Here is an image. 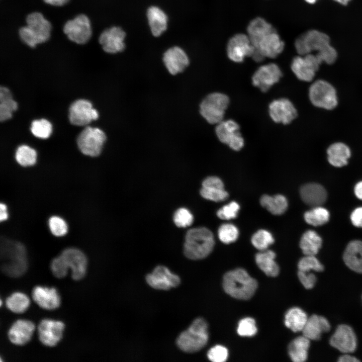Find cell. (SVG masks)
Segmentation results:
<instances>
[{
  "instance_id": "obj_1",
  "label": "cell",
  "mask_w": 362,
  "mask_h": 362,
  "mask_svg": "<svg viewBox=\"0 0 362 362\" xmlns=\"http://www.w3.org/2000/svg\"><path fill=\"white\" fill-rule=\"evenodd\" d=\"M295 46L301 56L316 51L315 54L320 62L333 64L336 60V50L331 46L329 36L316 30H309L300 36L296 40Z\"/></svg>"
},
{
  "instance_id": "obj_2",
  "label": "cell",
  "mask_w": 362,
  "mask_h": 362,
  "mask_svg": "<svg viewBox=\"0 0 362 362\" xmlns=\"http://www.w3.org/2000/svg\"><path fill=\"white\" fill-rule=\"evenodd\" d=\"M1 257L4 273L12 277H19L28 267L27 253L21 243L4 239L1 241Z\"/></svg>"
},
{
  "instance_id": "obj_3",
  "label": "cell",
  "mask_w": 362,
  "mask_h": 362,
  "mask_svg": "<svg viewBox=\"0 0 362 362\" xmlns=\"http://www.w3.org/2000/svg\"><path fill=\"white\" fill-rule=\"evenodd\" d=\"M223 287L225 292L233 298L248 300L255 292L257 281L241 268L226 273L223 277Z\"/></svg>"
},
{
  "instance_id": "obj_4",
  "label": "cell",
  "mask_w": 362,
  "mask_h": 362,
  "mask_svg": "<svg viewBox=\"0 0 362 362\" xmlns=\"http://www.w3.org/2000/svg\"><path fill=\"white\" fill-rule=\"evenodd\" d=\"M215 241L212 232L205 227L188 230L184 244V253L189 258L201 259L208 256L213 249Z\"/></svg>"
},
{
  "instance_id": "obj_5",
  "label": "cell",
  "mask_w": 362,
  "mask_h": 362,
  "mask_svg": "<svg viewBox=\"0 0 362 362\" xmlns=\"http://www.w3.org/2000/svg\"><path fill=\"white\" fill-rule=\"evenodd\" d=\"M26 26L21 27L19 31L22 41L31 47L47 41L51 30L50 23L40 13L29 14L26 19Z\"/></svg>"
},
{
  "instance_id": "obj_6",
  "label": "cell",
  "mask_w": 362,
  "mask_h": 362,
  "mask_svg": "<svg viewBox=\"0 0 362 362\" xmlns=\"http://www.w3.org/2000/svg\"><path fill=\"white\" fill-rule=\"evenodd\" d=\"M208 338L207 323L204 319L199 318L179 335L176 343L178 347L185 352H195L206 345Z\"/></svg>"
},
{
  "instance_id": "obj_7",
  "label": "cell",
  "mask_w": 362,
  "mask_h": 362,
  "mask_svg": "<svg viewBox=\"0 0 362 362\" xmlns=\"http://www.w3.org/2000/svg\"><path fill=\"white\" fill-rule=\"evenodd\" d=\"M229 99L221 93H213L207 96L200 105V113L210 124H217L223 120Z\"/></svg>"
},
{
  "instance_id": "obj_8",
  "label": "cell",
  "mask_w": 362,
  "mask_h": 362,
  "mask_svg": "<svg viewBox=\"0 0 362 362\" xmlns=\"http://www.w3.org/2000/svg\"><path fill=\"white\" fill-rule=\"evenodd\" d=\"M309 98L314 106L331 110L338 104L336 91L328 81L319 79L314 81L309 89Z\"/></svg>"
},
{
  "instance_id": "obj_9",
  "label": "cell",
  "mask_w": 362,
  "mask_h": 362,
  "mask_svg": "<svg viewBox=\"0 0 362 362\" xmlns=\"http://www.w3.org/2000/svg\"><path fill=\"white\" fill-rule=\"evenodd\" d=\"M106 140V135L103 130L87 126L78 136L77 144L82 153L96 157L101 153Z\"/></svg>"
},
{
  "instance_id": "obj_10",
  "label": "cell",
  "mask_w": 362,
  "mask_h": 362,
  "mask_svg": "<svg viewBox=\"0 0 362 362\" xmlns=\"http://www.w3.org/2000/svg\"><path fill=\"white\" fill-rule=\"evenodd\" d=\"M239 126L233 120H223L215 128L216 134L222 143L231 149L239 151L244 145V139L239 132Z\"/></svg>"
},
{
  "instance_id": "obj_11",
  "label": "cell",
  "mask_w": 362,
  "mask_h": 362,
  "mask_svg": "<svg viewBox=\"0 0 362 362\" xmlns=\"http://www.w3.org/2000/svg\"><path fill=\"white\" fill-rule=\"evenodd\" d=\"M63 31L70 40L79 44L86 43L92 33L90 21L84 14L68 21L64 26Z\"/></svg>"
},
{
  "instance_id": "obj_12",
  "label": "cell",
  "mask_w": 362,
  "mask_h": 362,
  "mask_svg": "<svg viewBox=\"0 0 362 362\" xmlns=\"http://www.w3.org/2000/svg\"><path fill=\"white\" fill-rule=\"evenodd\" d=\"M321 63L316 55L311 53L294 58L291 63V69L300 80L312 81Z\"/></svg>"
},
{
  "instance_id": "obj_13",
  "label": "cell",
  "mask_w": 362,
  "mask_h": 362,
  "mask_svg": "<svg viewBox=\"0 0 362 362\" xmlns=\"http://www.w3.org/2000/svg\"><path fill=\"white\" fill-rule=\"evenodd\" d=\"M68 116L69 121L72 124L82 126L97 120L99 117V113L93 107L89 101L79 99L74 101L70 105Z\"/></svg>"
},
{
  "instance_id": "obj_14",
  "label": "cell",
  "mask_w": 362,
  "mask_h": 362,
  "mask_svg": "<svg viewBox=\"0 0 362 362\" xmlns=\"http://www.w3.org/2000/svg\"><path fill=\"white\" fill-rule=\"evenodd\" d=\"M330 345L344 353L354 351L357 347V338L353 329L346 324L338 326L331 336Z\"/></svg>"
},
{
  "instance_id": "obj_15",
  "label": "cell",
  "mask_w": 362,
  "mask_h": 362,
  "mask_svg": "<svg viewBox=\"0 0 362 362\" xmlns=\"http://www.w3.org/2000/svg\"><path fill=\"white\" fill-rule=\"evenodd\" d=\"M255 50L248 36L241 33L233 36L227 46L228 57L235 62H241L245 57H251Z\"/></svg>"
},
{
  "instance_id": "obj_16",
  "label": "cell",
  "mask_w": 362,
  "mask_h": 362,
  "mask_svg": "<svg viewBox=\"0 0 362 362\" xmlns=\"http://www.w3.org/2000/svg\"><path fill=\"white\" fill-rule=\"evenodd\" d=\"M282 76L280 67L275 63H269L259 67L252 77L254 86L263 92H267L277 83Z\"/></svg>"
},
{
  "instance_id": "obj_17",
  "label": "cell",
  "mask_w": 362,
  "mask_h": 362,
  "mask_svg": "<svg viewBox=\"0 0 362 362\" xmlns=\"http://www.w3.org/2000/svg\"><path fill=\"white\" fill-rule=\"evenodd\" d=\"M64 324L60 321L45 319L38 326L39 339L45 346H55L61 339Z\"/></svg>"
},
{
  "instance_id": "obj_18",
  "label": "cell",
  "mask_w": 362,
  "mask_h": 362,
  "mask_svg": "<svg viewBox=\"0 0 362 362\" xmlns=\"http://www.w3.org/2000/svg\"><path fill=\"white\" fill-rule=\"evenodd\" d=\"M146 280L148 285L154 289L167 290L179 285V277L172 273L166 267L156 266L153 272L147 275Z\"/></svg>"
},
{
  "instance_id": "obj_19",
  "label": "cell",
  "mask_w": 362,
  "mask_h": 362,
  "mask_svg": "<svg viewBox=\"0 0 362 362\" xmlns=\"http://www.w3.org/2000/svg\"><path fill=\"white\" fill-rule=\"evenodd\" d=\"M69 269L71 277L75 280L83 278L86 272L87 261L85 254L79 249L70 247L63 250L60 254Z\"/></svg>"
},
{
  "instance_id": "obj_20",
  "label": "cell",
  "mask_w": 362,
  "mask_h": 362,
  "mask_svg": "<svg viewBox=\"0 0 362 362\" xmlns=\"http://www.w3.org/2000/svg\"><path fill=\"white\" fill-rule=\"evenodd\" d=\"M269 114L275 122L287 125L297 117V111L291 101L280 98L270 103Z\"/></svg>"
},
{
  "instance_id": "obj_21",
  "label": "cell",
  "mask_w": 362,
  "mask_h": 362,
  "mask_svg": "<svg viewBox=\"0 0 362 362\" xmlns=\"http://www.w3.org/2000/svg\"><path fill=\"white\" fill-rule=\"evenodd\" d=\"M125 37L126 33L121 28L114 26L105 30L101 34L99 41L106 52L115 54L124 50Z\"/></svg>"
},
{
  "instance_id": "obj_22",
  "label": "cell",
  "mask_w": 362,
  "mask_h": 362,
  "mask_svg": "<svg viewBox=\"0 0 362 362\" xmlns=\"http://www.w3.org/2000/svg\"><path fill=\"white\" fill-rule=\"evenodd\" d=\"M162 59L167 70L172 75L184 71L190 63L185 51L177 46L168 49L164 53Z\"/></svg>"
},
{
  "instance_id": "obj_23",
  "label": "cell",
  "mask_w": 362,
  "mask_h": 362,
  "mask_svg": "<svg viewBox=\"0 0 362 362\" xmlns=\"http://www.w3.org/2000/svg\"><path fill=\"white\" fill-rule=\"evenodd\" d=\"M32 297L35 303L41 308L54 310L60 305V297L54 288L36 286L32 291Z\"/></svg>"
},
{
  "instance_id": "obj_24",
  "label": "cell",
  "mask_w": 362,
  "mask_h": 362,
  "mask_svg": "<svg viewBox=\"0 0 362 362\" xmlns=\"http://www.w3.org/2000/svg\"><path fill=\"white\" fill-rule=\"evenodd\" d=\"M35 328V325L32 321L24 319L18 320L9 329V339L15 345H24L31 339Z\"/></svg>"
},
{
  "instance_id": "obj_25",
  "label": "cell",
  "mask_w": 362,
  "mask_h": 362,
  "mask_svg": "<svg viewBox=\"0 0 362 362\" xmlns=\"http://www.w3.org/2000/svg\"><path fill=\"white\" fill-rule=\"evenodd\" d=\"M200 194L204 198L214 202L223 201L228 197L222 180L214 176H209L203 180Z\"/></svg>"
},
{
  "instance_id": "obj_26",
  "label": "cell",
  "mask_w": 362,
  "mask_h": 362,
  "mask_svg": "<svg viewBox=\"0 0 362 362\" xmlns=\"http://www.w3.org/2000/svg\"><path fill=\"white\" fill-rule=\"evenodd\" d=\"M300 195L303 201L307 205L317 207L323 204L327 198L324 188L317 183H308L301 187Z\"/></svg>"
},
{
  "instance_id": "obj_27",
  "label": "cell",
  "mask_w": 362,
  "mask_h": 362,
  "mask_svg": "<svg viewBox=\"0 0 362 362\" xmlns=\"http://www.w3.org/2000/svg\"><path fill=\"white\" fill-rule=\"evenodd\" d=\"M330 328V323L325 317L314 314L308 318L302 332L309 339L318 340L323 333L328 332Z\"/></svg>"
},
{
  "instance_id": "obj_28",
  "label": "cell",
  "mask_w": 362,
  "mask_h": 362,
  "mask_svg": "<svg viewBox=\"0 0 362 362\" xmlns=\"http://www.w3.org/2000/svg\"><path fill=\"white\" fill-rule=\"evenodd\" d=\"M343 259L349 269L362 274V241L349 242L343 252Z\"/></svg>"
},
{
  "instance_id": "obj_29",
  "label": "cell",
  "mask_w": 362,
  "mask_h": 362,
  "mask_svg": "<svg viewBox=\"0 0 362 362\" xmlns=\"http://www.w3.org/2000/svg\"><path fill=\"white\" fill-rule=\"evenodd\" d=\"M285 44L276 31L264 36L260 41L257 49L264 57L274 58L282 53Z\"/></svg>"
},
{
  "instance_id": "obj_30",
  "label": "cell",
  "mask_w": 362,
  "mask_h": 362,
  "mask_svg": "<svg viewBox=\"0 0 362 362\" xmlns=\"http://www.w3.org/2000/svg\"><path fill=\"white\" fill-rule=\"evenodd\" d=\"M247 31L251 43L257 48L261 40L266 35L275 30L264 19L258 17L249 23Z\"/></svg>"
},
{
  "instance_id": "obj_31",
  "label": "cell",
  "mask_w": 362,
  "mask_h": 362,
  "mask_svg": "<svg viewBox=\"0 0 362 362\" xmlns=\"http://www.w3.org/2000/svg\"><path fill=\"white\" fill-rule=\"evenodd\" d=\"M147 18L152 35L160 36L167 29L168 19L165 13L159 8L151 6L147 11Z\"/></svg>"
},
{
  "instance_id": "obj_32",
  "label": "cell",
  "mask_w": 362,
  "mask_h": 362,
  "mask_svg": "<svg viewBox=\"0 0 362 362\" xmlns=\"http://www.w3.org/2000/svg\"><path fill=\"white\" fill-rule=\"evenodd\" d=\"M327 154L329 163L333 166L340 167L347 164L348 159L351 155V151L346 144L338 142L328 147Z\"/></svg>"
},
{
  "instance_id": "obj_33",
  "label": "cell",
  "mask_w": 362,
  "mask_h": 362,
  "mask_svg": "<svg viewBox=\"0 0 362 362\" xmlns=\"http://www.w3.org/2000/svg\"><path fill=\"white\" fill-rule=\"evenodd\" d=\"M276 253L270 250H264L255 255V262L259 268L267 276L275 277L279 273V267L275 260Z\"/></svg>"
},
{
  "instance_id": "obj_34",
  "label": "cell",
  "mask_w": 362,
  "mask_h": 362,
  "mask_svg": "<svg viewBox=\"0 0 362 362\" xmlns=\"http://www.w3.org/2000/svg\"><path fill=\"white\" fill-rule=\"evenodd\" d=\"M310 343V339L304 335L293 339L288 346V353L292 361L294 362L305 361L308 357Z\"/></svg>"
},
{
  "instance_id": "obj_35",
  "label": "cell",
  "mask_w": 362,
  "mask_h": 362,
  "mask_svg": "<svg viewBox=\"0 0 362 362\" xmlns=\"http://www.w3.org/2000/svg\"><path fill=\"white\" fill-rule=\"evenodd\" d=\"M261 205L273 215H280L285 212L288 208V201L282 195L275 196L263 195L260 199Z\"/></svg>"
},
{
  "instance_id": "obj_36",
  "label": "cell",
  "mask_w": 362,
  "mask_h": 362,
  "mask_svg": "<svg viewBox=\"0 0 362 362\" xmlns=\"http://www.w3.org/2000/svg\"><path fill=\"white\" fill-rule=\"evenodd\" d=\"M322 239L314 231H306L302 236L300 247L305 255H315L322 245Z\"/></svg>"
},
{
  "instance_id": "obj_37",
  "label": "cell",
  "mask_w": 362,
  "mask_h": 362,
  "mask_svg": "<svg viewBox=\"0 0 362 362\" xmlns=\"http://www.w3.org/2000/svg\"><path fill=\"white\" fill-rule=\"evenodd\" d=\"M307 314L302 309L295 307L290 309L285 316V324L293 332L302 331L307 320Z\"/></svg>"
},
{
  "instance_id": "obj_38",
  "label": "cell",
  "mask_w": 362,
  "mask_h": 362,
  "mask_svg": "<svg viewBox=\"0 0 362 362\" xmlns=\"http://www.w3.org/2000/svg\"><path fill=\"white\" fill-rule=\"evenodd\" d=\"M18 108L17 102L13 100L9 89L5 86L0 88V120L4 122L12 117L13 113Z\"/></svg>"
},
{
  "instance_id": "obj_39",
  "label": "cell",
  "mask_w": 362,
  "mask_h": 362,
  "mask_svg": "<svg viewBox=\"0 0 362 362\" xmlns=\"http://www.w3.org/2000/svg\"><path fill=\"white\" fill-rule=\"evenodd\" d=\"M30 301L29 297L21 292H15L8 297L6 301L7 307L15 313H22L29 307Z\"/></svg>"
},
{
  "instance_id": "obj_40",
  "label": "cell",
  "mask_w": 362,
  "mask_h": 362,
  "mask_svg": "<svg viewBox=\"0 0 362 362\" xmlns=\"http://www.w3.org/2000/svg\"><path fill=\"white\" fill-rule=\"evenodd\" d=\"M328 211L322 207H314L312 210L304 213L305 221L314 226L322 225L327 223L329 219Z\"/></svg>"
},
{
  "instance_id": "obj_41",
  "label": "cell",
  "mask_w": 362,
  "mask_h": 362,
  "mask_svg": "<svg viewBox=\"0 0 362 362\" xmlns=\"http://www.w3.org/2000/svg\"><path fill=\"white\" fill-rule=\"evenodd\" d=\"M15 158L17 162L24 167L35 164L37 153L35 149L26 145L20 146L16 150Z\"/></svg>"
},
{
  "instance_id": "obj_42",
  "label": "cell",
  "mask_w": 362,
  "mask_h": 362,
  "mask_svg": "<svg viewBox=\"0 0 362 362\" xmlns=\"http://www.w3.org/2000/svg\"><path fill=\"white\" fill-rule=\"evenodd\" d=\"M251 241L256 249L262 251L267 249L274 242V239L268 231L260 229L252 235Z\"/></svg>"
},
{
  "instance_id": "obj_43",
  "label": "cell",
  "mask_w": 362,
  "mask_h": 362,
  "mask_svg": "<svg viewBox=\"0 0 362 362\" xmlns=\"http://www.w3.org/2000/svg\"><path fill=\"white\" fill-rule=\"evenodd\" d=\"M31 131L35 137L47 139L52 133V127L50 122L45 119L36 120L32 122Z\"/></svg>"
},
{
  "instance_id": "obj_44",
  "label": "cell",
  "mask_w": 362,
  "mask_h": 362,
  "mask_svg": "<svg viewBox=\"0 0 362 362\" xmlns=\"http://www.w3.org/2000/svg\"><path fill=\"white\" fill-rule=\"evenodd\" d=\"M219 239L225 244L235 242L238 238L239 231L236 226L230 223L222 224L218 229Z\"/></svg>"
},
{
  "instance_id": "obj_45",
  "label": "cell",
  "mask_w": 362,
  "mask_h": 362,
  "mask_svg": "<svg viewBox=\"0 0 362 362\" xmlns=\"http://www.w3.org/2000/svg\"><path fill=\"white\" fill-rule=\"evenodd\" d=\"M298 267L299 270L303 272H320L324 270L323 264L315 255H305L302 257L298 263Z\"/></svg>"
},
{
  "instance_id": "obj_46",
  "label": "cell",
  "mask_w": 362,
  "mask_h": 362,
  "mask_svg": "<svg viewBox=\"0 0 362 362\" xmlns=\"http://www.w3.org/2000/svg\"><path fill=\"white\" fill-rule=\"evenodd\" d=\"M48 226L51 232L55 236H63L67 233L68 231L66 222L59 216L51 217L48 220Z\"/></svg>"
},
{
  "instance_id": "obj_47",
  "label": "cell",
  "mask_w": 362,
  "mask_h": 362,
  "mask_svg": "<svg viewBox=\"0 0 362 362\" xmlns=\"http://www.w3.org/2000/svg\"><path fill=\"white\" fill-rule=\"evenodd\" d=\"M255 320L250 317L241 319L238 323L237 331L242 336H252L257 332Z\"/></svg>"
},
{
  "instance_id": "obj_48",
  "label": "cell",
  "mask_w": 362,
  "mask_h": 362,
  "mask_svg": "<svg viewBox=\"0 0 362 362\" xmlns=\"http://www.w3.org/2000/svg\"><path fill=\"white\" fill-rule=\"evenodd\" d=\"M194 220L191 212L185 208L177 209L173 215V221L176 226L186 227L190 226Z\"/></svg>"
},
{
  "instance_id": "obj_49",
  "label": "cell",
  "mask_w": 362,
  "mask_h": 362,
  "mask_svg": "<svg viewBox=\"0 0 362 362\" xmlns=\"http://www.w3.org/2000/svg\"><path fill=\"white\" fill-rule=\"evenodd\" d=\"M240 209L239 205L232 201L218 210L217 216L222 220H230L236 218Z\"/></svg>"
},
{
  "instance_id": "obj_50",
  "label": "cell",
  "mask_w": 362,
  "mask_h": 362,
  "mask_svg": "<svg viewBox=\"0 0 362 362\" xmlns=\"http://www.w3.org/2000/svg\"><path fill=\"white\" fill-rule=\"evenodd\" d=\"M50 268L54 276L57 278L65 277L68 273V267L60 255L51 261Z\"/></svg>"
},
{
  "instance_id": "obj_51",
  "label": "cell",
  "mask_w": 362,
  "mask_h": 362,
  "mask_svg": "<svg viewBox=\"0 0 362 362\" xmlns=\"http://www.w3.org/2000/svg\"><path fill=\"white\" fill-rule=\"evenodd\" d=\"M228 356L227 349L220 345L212 347L208 352L209 359L213 362H223L226 360Z\"/></svg>"
},
{
  "instance_id": "obj_52",
  "label": "cell",
  "mask_w": 362,
  "mask_h": 362,
  "mask_svg": "<svg viewBox=\"0 0 362 362\" xmlns=\"http://www.w3.org/2000/svg\"><path fill=\"white\" fill-rule=\"evenodd\" d=\"M298 277L303 286L307 289L313 288L317 281L316 276L310 272L298 270Z\"/></svg>"
},
{
  "instance_id": "obj_53",
  "label": "cell",
  "mask_w": 362,
  "mask_h": 362,
  "mask_svg": "<svg viewBox=\"0 0 362 362\" xmlns=\"http://www.w3.org/2000/svg\"><path fill=\"white\" fill-rule=\"evenodd\" d=\"M350 220L352 224L357 227H362V207L356 208L351 213Z\"/></svg>"
},
{
  "instance_id": "obj_54",
  "label": "cell",
  "mask_w": 362,
  "mask_h": 362,
  "mask_svg": "<svg viewBox=\"0 0 362 362\" xmlns=\"http://www.w3.org/2000/svg\"><path fill=\"white\" fill-rule=\"evenodd\" d=\"M338 361L340 362H356L359 360L356 357L347 353L339 356Z\"/></svg>"
},
{
  "instance_id": "obj_55",
  "label": "cell",
  "mask_w": 362,
  "mask_h": 362,
  "mask_svg": "<svg viewBox=\"0 0 362 362\" xmlns=\"http://www.w3.org/2000/svg\"><path fill=\"white\" fill-rule=\"evenodd\" d=\"M8 218L7 207L6 204H0V220L1 222L6 220Z\"/></svg>"
},
{
  "instance_id": "obj_56",
  "label": "cell",
  "mask_w": 362,
  "mask_h": 362,
  "mask_svg": "<svg viewBox=\"0 0 362 362\" xmlns=\"http://www.w3.org/2000/svg\"><path fill=\"white\" fill-rule=\"evenodd\" d=\"M69 0H43V1L52 6H62L68 2Z\"/></svg>"
},
{
  "instance_id": "obj_57",
  "label": "cell",
  "mask_w": 362,
  "mask_h": 362,
  "mask_svg": "<svg viewBox=\"0 0 362 362\" xmlns=\"http://www.w3.org/2000/svg\"><path fill=\"white\" fill-rule=\"evenodd\" d=\"M354 191L356 197L358 199L362 200V181H360L356 184L354 187Z\"/></svg>"
},
{
  "instance_id": "obj_58",
  "label": "cell",
  "mask_w": 362,
  "mask_h": 362,
  "mask_svg": "<svg viewBox=\"0 0 362 362\" xmlns=\"http://www.w3.org/2000/svg\"><path fill=\"white\" fill-rule=\"evenodd\" d=\"M334 1L343 5H346L351 0H334Z\"/></svg>"
},
{
  "instance_id": "obj_59",
  "label": "cell",
  "mask_w": 362,
  "mask_h": 362,
  "mask_svg": "<svg viewBox=\"0 0 362 362\" xmlns=\"http://www.w3.org/2000/svg\"><path fill=\"white\" fill-rule=\"evenodd\" d=\"M305 1L307 3H308L309 4H314L316 1V0H305Z\"/></svg>"
}]
</instances>
